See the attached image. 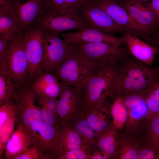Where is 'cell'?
<instances>
[{"label":"cell","instance_id":"cell-29","mask_svg":"<svg viewBox=\"0 0 159 159\" xmlns=\"http://www.w3.org/2000/svg\"><path fill=\"white\" fill-rule=\"evenodd\" d=\"M143 132L142 145L151 147L159 152V115L148 122Z\"/></svg>","mask_w":159,"mask_h":159},{"label":"cell","instance_id":"cell-43","mask_svg":"<svg viewBox=\"0 0 159 159\" xmlns=\"http://www.w3.org/2000/svg\"><path fill=\"white\" fill-rule=\"evenodd\" d=\"M135 0V1H137L140 2H144V1H150V0Z\"/></svg>","mask_w":159,"mask_h":159},{"label":"cell","instance_id":"cell-41","mask_svg":"<svg viewBox=\"0 0 159 159\" xmlns=\"http://www.w3.org/2000/svg\"><path fill=\"white\" fill-rule=\"evenodd\" d=\"M153 42V44L158 45L159 48V26L154 33V37ZM157 53L159 54V50Z\"/></svg>","mask_w":159,"mask_h":159},{"label":"cell","instance_id":"cell-30","mask_svg":"<svg viewBox=\"0 0 159 159\" xmlns=\"http://www.w3.org/2000/svg\"><path fill=\"white\" fill-rule=\"evenodd\" d=\"M19 86L0 68V105L9 100Z\"/></svg>","mask_w":159,"mask_h":159},{"label":"cell","instance_id":"cell-24","mask_svg":"<svg viewBox=\"0 0 159 159\" xmlns=\"http://www.w3.org/2000/svg\"><path fill=\"white\" fill-rule=\"evenodd\" d=\"M69 122L88 147L91 153L97 148L96 145L97 135L85 118L84 115L74 117Z\"/></svg>","mask_w":159,"mask_h":159},{"label":"cell","instance_id":"cell-42","mask_svg":"<svg viewBox=\"0 0 159 159\" xmlns=\"http://www.w3.org/2000/svg\"><path fill=\"white\" fill-rule=\"evenodd\" d=\"M106 0L112 1L115 2L117 3H119L122 0Z\"/></svg>","mask_w":159,"mask_h":159},{"label":"cell","instance_id":"cell-1","mask_svg":"<svg viewBox=\"0 0 159 159\" xmlns=\"http://www.w3.org/2000/svg\"><path fill=\"white\" fill-rule=\"evenodd\" d=\"M159 75V66L150 67L129 53L120 62L118 88L120 95L125 96L143 92Z\"/></svg>","mask_w":159,"mask_h":159},{"label":"cell","instance_id":"cell-22","mask_svg":"<svg viewBox=\"0 0 159 159\" xmlns=\"http://www.w3.org/2000/svg\"><path fill=\"white\" fill-rule=\"evenodd\" d=\"M56 127L58 133L59 158L69 151L76 149L86 150L90 153L88 147L69 122Z\"/></svg>","mask_w":159,"mask_h":159},{"label":"cell","instance_id":"cell-4","mask_svg":"<svg viewBox=\"0 0 159 159\" xmlns=\"http://www.w3.org/2000/svg\"><path fill=\"white\" fill-rule=\"evenodd\" d=\"M0 68L19 87L29 85L28 62L21 32L11 42L7 52L0 57Z\"/></svg>","mask_w":159,"mask_h":159},{"label":"cell","instance_id":"cell-10","mask_svg":"<svg viewBox=\"0 0 159 159\" xmlns=\"http://www.w3.org/2000/svg\"><path fill=\"white\" fill-rule=\"evenodd\" d=\"M38 24L58 36L64 31L90 28L76 7L63 13L47 12L39 20Z\"/></svg>","mask_w":159,"mask_h":159},{"label":"cell","instance_id":"cell-20","mask_svg":"<svg viewBox=\"0 0 159 159\" xmlns=\"http://www.w3.org/2000/svg\"><path fill=\"white\" fill-rule=\"evenodd\" d=\"M33 145L29 129L17 127L6 144L4 156L6 159H14Z\"/></svg>","mask_w":159,"mask_h":159},{"label":"cell","instance_id":"cell-44","mask_svg":"<svg viewBox=\"0 0 159 159\" xmlns=\"http://www.w3.org/2000/svg\"><path fill=\"white\" fill-rule=\"evenodd\" d=\"M157 15L158 17V18L159 20V11H158L157 13Z\"/></svg>","mask_w":159,"mask_h":159},{"label":"cell","instance_id":"cell-38","mask_svg":"<svg viewBox=\"0 0 159 159\" xmlns=\"http://www.w3.org/2000/svg\"><path fill=\"white\" fill-rule=\"evenodd\" d=\"M14 40L0 35V57L4 55L7 52L11 42Z\"/></svg>","mask_w":159,"mask_h":159},{"label":"cell","instance_id":"cell-25","mask_svg":"<svg viewBox=\"0 0 159 159\" xmlns=\"http://www.w3.org/2000/svg\"><path fill=\"white\" fill-rule=\"evenodd\" d=\"M141 146V140L125 133L119 134L118 141V159H137Z\"/></svg>","mask_w":159,"mask_h":159},{"label":"cell","instance_id":"cell-28","mask_svg":"<svg viewBox=\"0 0 159 159\" xmlns=\"http://www.w3.org/2000/svg\"><path fill=\"white\" fill-rule=\"evenodd\" d=\"M135 21L148 35L154 33L159 26L157 14L143 2H140V10Z\"/></svg>","mask_w":159,"mask_h":159},{"label":"cell","instance_id":"cell-33","mask_svg":"<svg viewBox=\"0 0 159 159\" xmlns=\"http://www.w3.org/2000/svg\"><path fill=\"white\" fill-rule=\"evenodd\" d=\"M21 2L20 0H0V13L8 14L17 24V15Z\"/></svg>","mask_w":159,"mask_h":159},{"label":"cell","instance_id":"cell-32","mask_svg":"<svg viewBox=\"0 0 159 159\" xmlns=\"http://www.w3.org/2000/svg\"><path fill=\"white\" fill-rule=\"evenodd\" d=\"M92 0H45L47 12L63 13L77 5Z\"/></svg>","mask_w":159,"mask_h":159},{"label":"cell","instance_id":"cell-11","mask_svg":"<svg viewBox=\"0 0 159 159\" xmlns=\"http://www.w3.org/2000/svg\"><path fill=\"white\" fill-rule=\"evenodd\" d=\"M63 85L58 100L59 122L57 127L64 125L74 117L84 115L86 110L83 91Z\"/></svg>","mask_w":159,"mask_h":159},{"label":"cell","instance_id":"cell-17","mask_svg":"<svg viewBox=\"0 0 159 159\" xmlns=\"http://www.w3.org/2000/svg\"><path fill=\"white\" fill-rule=\"evenodd\" d=\"M109 100L96 104L86 109L84 116L98 136L112 124Z\"/></svg>","mask_w":159,"mask_h":159},{"label":"cell","instance_id":"cell-37","mask_svg":"<svg viewBox=\"0 0 159 159\" xmlns=\"http://www.w3.org/2000/svg\"><path fill=\"white\" fill-rule=\"evenodd\" d=\"M137 159H159V152L151 147L142 145Z\"/></svg>","mask_w":159,"mask_h":159},{"label":"cell","instance_id":"cell-15","mask_svg":"<svg viewBox=\"0 0 159 159\" xmlns=\"http://www.w3.org/2000/svg\"><path fill=\"white\" fill-rule=\"evenodd\" d=\"M60 35L66 41L73 43L80 42L102 43L120 47L125 44L124 36L115 37L104 32L92 28L74 32L61 33Z\"/></svg>","mask_w":159,"mask_h":159},{"label":"cell","instance_id":"cell-35","mask_svg":"<svg viewBox=\"0 0 159 159\" xmlns=\"http://www.w3.org/2000/svg\"><path fill=\"white\" fill-rule=\"evenodd\" d=\"M14 159H50L33 145L20 154Z\"/></svg>","mask_w":159,"mask_h":159},{"label":"cell","instance_id":"cell-34","mask_svg":"<svg viewBox=\"0 0 159 159\" xmlns=\"http://www.w3.org/2000/svg\"><path fill=\"white\" fill-rule=\"evenodd\" d=\"M39 103L41 107L39 108L42 120L47 124L56 127L59 122L57 112L50 110L44 104Z\"/></svg>","mask_w":159,"mask_h":159},{"label":"cell","instance_id":"cell-2","mask_svg":"<svg viewBox=\"0 0 159 159\" xmlns=\"http://www.w3.org/2000/svg\"><path fill=\"white\" fill-rule=\"evenodd\" d=\"M120 62L97 70L85 79L82 87L86 109L118 95Z\"/></svg>","mask_w":159,"mask_h":159},{"label":"cell","instance_id":"cell-18","mask_svg":"<svg viewBox=\"0 0 159 159\" xmlns=\"http://www.w3.org/2000/svg\"><path fill=\"white\" fill-rule=\"evenodd\" d=\"M123 36L131 54L146 65H152L159 48L147 44L135 35L125 34Z\"/></svg>","mask_w":159,"mask_h":159},{"label":"cell","instance_id":"cell-7","mask_svg":"<svg viewBox=\"0 0 159 159\" xmlns=\"http://www.w3.org/2000/svg\"><path fill=\"white\" fill-rule=\"evenodd\" d=\"M37 95L30 85L19 87L12 95L15 106L16 127L29 129L34 122L42 120L39 107L34 105Z\"/></svg>","mask_w":159,"mask_h":159},{"label":"cell","instance_id":"cell-40","mask_svg":"<svg viewBox=\"0 0 159 159\" xmlns=\"http://www.w3.org/2000/svg\"><path fill=\"white\" fill-rule=\"evenodd\" d=\"M151 1V2L145 4L156 14L159 11V0H152Z\"/></svg>","mask_w":159,"mask_h":159},{"label":"cell","instance_id":"cell-14","mask_svg":"<svg viewBox=\"0 0 159 159\" xmlns=\"http://www.w3.org/2000/svg\"><path fill=\"white\" fill-rule=\"evenodd\" d=\"M93 1L118 25L132 31L137 36L142 37L149 42L150 39L148 38V34L143 30L138 23L132 18L120 4L110 0Z\"/></svg>","mask_w":159,"mask_h":159},{"label":"cell","instance_id":"cell-39","mask_svg":"<svg viewBox=\"0 0 159 159\" xmlns=\"http://www.w3.org/2000/svg\"><path fill=\"white\" fill-rule=\"evenodd\" d=\"M91 159H108L107 157L98 148L91 153Z\"/></svg>","mask_w":159,"mask_h":159},{"label":"cell","instance_id":"cell-21","mask_svg":"<svg viewBox=\"0 0 159 159\" xmlns=\"http://www.w3.org/2000/svg\"><path fill=\"white\" fill-rule=\"evenodd\" d=\"M37 95L57 99L63 89L62 84L52 74L42 72L30 85Z\"/></svg>","mask_w":159,"mask_h":159},{"label":"cell","instance_id":"cell-16","mask_svg":"<svg viewBox=\"0 0 159 159\" xmlns=\"http://www.w3.org/2000/svg\"><path fill=\"white\" fill-rule=\"evenodd\" d=\"M47 12L45 0H28L21 3L17 15V24L21 32L38 24Z\"/></svg>","mask_w":159,"mask_h":159},{"label":"cell","instance_id":"cell-9","mask_svg":"<svg viewBox=\"0 0 159 159\" xmlns=\"http://www.w3.org/2000/svg\"><path fill=\"white\" fill-rule=\"evenodd\" d=\"M76 7L90 28L104 32L113 36L116 33L123 35L136 34L132 31L118 25L92 0L80 4Z\"/></svg>","mask_w":159,"mask_h":159},{"label":"cell","instance_id":"cell-27","mask_svg":"<svg viewBox=\"0 0 159 159\" xmlns=\"http://www.w3.org/2000/svg\"><path fill=\"white\" fill-rule=\"evenodd\" d=\"M144 98L148 109L147 122L159 115V75L143 92Z\"/></svg>","mask_w":159,"mask_h":159},{"label":"cell","instance_id":"cell-23","mask_svg":"<svg viewBox=\"0 0 159 159\" xmlns=\"http://www.w3.org/2000/svg\"><path fill=\"white\" fill-rule=\"evenodd\" d=\"M118 131L112 123L97 138V147L108 159H117Z\"/></svg>","mask_w":159,"mask_h":159},{"label":"cell","instance_id":"cell-19","mask_svg":"<svg viewBox=\"0 0 159 159\" xmlns=\"http://www.w3.org/2000/svg\"><path fill=\"white\" fill-rule=\"evenodd\" d=\"M15 106L11 98L0 107V156L4 151L7 142L14 131Z\"/></svg>","mask_w":159,"mask_h":159},{"label":"cell","instance_id":"cell-31","mask_svg":"<svg viewBox=\"0 0 159 159\" xmlns=\"http://www.w3.org/2000/svg\"><path fill=\"white\" fill-rule=\"evenodd\" d=\"M21 32L18 25L8 14L0 13V35L14 40Z\"/></svg>","mask_w":159,"mask_h":159},{"label":"cell","instance_id":"cell-12","mask_svg":"<svg viewBox=\"0 0 159 159\" xmlns=\"http://www.w3.org/2000/svg\"><path fill=\"white\" fill-rule=\"evenodd\" d=\"M123 97L127 111V119L124 127L125 133L133 136L143 131L147 123L148 109L143 92Z\"/></svg>","mask_w":159,"mask_h":159},{"label":"cell","instance_id":"cell-6","mask_svg":"<svg viewBox=\"0 0 159 159\" xmlns=\"http://www.w3.org/2000/svg\"><path fill=\"white\" fill-rule=\"evenodd\" d=\"M44 30L37 24L21 32L28 62L29 85L42 72L41 64L44 53Z\"/></svg>","mask_w":159,"mask_h":159},{"label":"cell","instance_id":"cell-26","mask_svg":"<svg viewBox=\"0 0 159 159\" xmlns=\"http://www.w3.org/2000/svg\"><path fill=\"white\" fill-rule=\"evenodd\" d=\"M111 99L109 109L112 124L118 130H121L124 128L127 122V108L122 95L115 96Z\"/></svg>","mask_w":159,"mask_h":159},{"label":"cell","instance_id":"cell-3","mask_svg":"<svg viewBox=\"0 0 159 159\" xmlns=\"http://www.w3.org/2000/svg\"><path fill=\"white\" fill-rule=\"evenodd\" d=\"M76 52L96 71L120 62L129 53L128 49L102 43H74Z\"/></svg>","mask_w":159,"mask_h":159},{"label":"cell","instance_id":"cell-13","mask_svg":"<svg viewBox=\"0 0 159 159\" xmlns=\"http://www.w3.org/2000/svg\"><path fill=\"white\" fill-rule=\"evenodd\" d=\"M29 130L33 145L50 159L58 158L59 137L56 127L40 120L33 123Z\"/></svg>","mask_w":159,"mask_h":159},{"label":"cell","instance_id":"cell-5","mask_svg":"<svg viewBox=\"0 0 159 159\" xmlns=\"http://www.w3.org/2000/svg\"><path fill=\"white\" fill-rule=\"evenodd\" d=\"M44 36L41 67L42 71L52 74L66 59L76 52V47L74 43L67 42L45 30Z\"/></svg>","mask_w":159,"mask_h":159},{"label":"cell","instance_id":"cell-8","mask_svg":"<svg viewBox=\"0 0 159 159\" xmlns=\"http://www.w3.org/2000/svg\"><path fill=\"white\" fill-rule=\"evenodd\" d=\"M96 71L76 52L66 59L52 74L63 85L74 87L82 92L85 79Z\"/></svg>","mask_w":159,"mask_h":159},{"label":"cell","instance_id":"cell-36","mask_svg":"<svg viewBox=\"0 0 159 159\" xmlns=\"http://www.w3.org/2000/svg\"><path fill=\"white\" fill-rule=\"evenodd\" d=\"M91 154L88 150L78 149L69 151L62 155L58 159H91Z\"/></svg>","mask_w":159,"mask_h":159}]
</instances>
